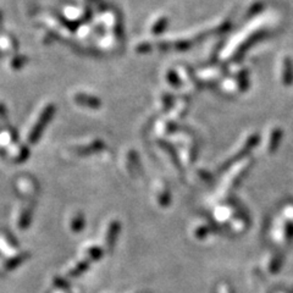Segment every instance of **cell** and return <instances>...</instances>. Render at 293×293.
Masks as SVG:
<instances>
[{"mask_svg": "<svg viewBox=\"0 0 293 293\" xmlns=\"http://www.w3.org/2000/svg\"><path fill=\"white\" fill-rule=\"evenodd\" d=\"M54 111H55V108H54V105H48V107L45 108L44 111H43L42 115H40L38 122L36 123L35 127H33L32 132L30 133L28 141H30L31 143H36L38 140H39L40 136H42V133H43V131H44L45 126H47V123L50 122L51 117H53V115H54Z\"/></svg>", "mask_w": 293, "mask_h": 293, "instance_id": "1", "label": "cell"}, {"mask_svg": "<svg viewBox=\"0 0 293 293\" xmlns=\"http://www.w3.org/2000/svg\"><path fill=\"white\" fill-rule=\"evenodd\" d=\"M76 102L83 107H89L92 109H97L100 107V100L96 97L87 96V94H77Z\"/></svg>", "mask_w": 293, "mask_h": 293, "instance_id": "2", "label": "cell"}, {"mask_svg": "<svg viewBox=\"0 0 293 293\" xmlns=\"http://www.w3.org/2000/svg\"><path fill=\"white\" fill-rule=\"evenodd\" d=\"M83 223H84L83 217H81V215H79V217H78V218H76V220H74L73 222V230H74V231H79V230H82V227H83Z\"/></svg>", "mask_w": 293, "mask_h": 293, "instance_id": "3", "label": "cell"}]
</instances>
